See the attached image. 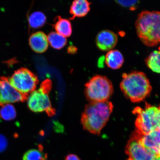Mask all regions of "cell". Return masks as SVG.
Wrapping results in <instances>:
<instances>
[{
	"label": "cell",
	"instance_id": "cell-22",
	"mask_svg": "<svg viewBox=\"0 0 160 160\" xmlns=\"http://www.w3.org/2000/svg\"><path fill=\"white\" fill-rule=\"evenodd\" d=\"M8 142L4 136L0 134V153L5 151L7 147Z\"/></svg>",
	"mask_w": 160,
	"mask_h": 160
},
{
	"label": "cell",
	"instance_id": "cell-25",
	"mask_svg": "<svg viewBox=\"0 0 160 160\" xmlns=\"http://www.w3.org/2000/svg\"><path fill=\"white\" fill-rule=\"evenodd\" d=\"M154 160H160V156H156Z\"/></svg>",
	"mask_w": 160,
	"mask_h": 160
},
{
	"label": "cell",
	"instance_id": "cell-12",
	"mask_svg": "<svg viewBox=\"0 0 160 160\" xmlns=\"http://www.w3.org/2000/svg\"><path fill=\"white\" fill-rule=\"evenodd\" d=\"M29 43L32 49L38 53L44 52L48 48L47 36L41 31L36 32L30 36Z\"/></svg>",
	"mask_w": 160,
	"mask_h": 160
},
{
	"label": "cell",
	"instance_id": "cell-6",
	"mask_svg": "<svg viewBox=\"0 0 160 160\" xmlns=\"http://www.w3.org/2000/svg\"><path fill=\"white\" fill-rule=\"evenodd\" d=\"M85 95L89 103L108 101L113 92L112 82L104 76L97 75L86 84Z\"/></svg>",
	"mask_w": 160,
	"mask_h": 160
},
{
	"label": "cell",
	"instance_id": "cell-5",
	"mask_svg": "<svg viewBox=\"0 0 160 160\" xmlns=\"http://www.w3.org/2000/svg\"><path fill=\"white\" fill-rule=\"evenodd\" d=\"M51 88V80H46L42 83L39 89L30 94L27 98L30 110L35 113L45 112L50 117L55 114V110L52 107L49 96Z\"/></svg>",
	"mask_w": 160,
	"mask_h": 160
},
{
	"label": "cell",
	"instance_id": "cell-11",
	"mask_svg": "<svg viewBox=\"0 0 160 160\" xmlns=\"http://www.w3.org/2000/svg\"><path fill=\"white\" fill-rule=\"evenodd\" d=\"M141 143L146 148L150 150L156 156H160V132L157 129L146 135H142Z\"/></svg>",
	"mask_w": 160,
	"mask_h": 160
},
{
	"label": "cell",
	"instance_id": "cell-7",
	"mask_svg": "<svg viewBox=\"0 0 160 160\" xmlns=\"http://www.w3.org/2000/svg\"><path fill=\"white\" fill-rule=\"evenodd\" d=\"M8 80L16 90L27 97L35 91L39 82L37 76L26 68L15 71Z\"/></svg>",
	"mask_w": 160,
	"mask_h": 160
},
{
	"label": "cell",
	"instance_id": "cell-15",
	"mask_svg": "<svg viewBox=\"0 0 160 160\" xmlns=\"http://www.w3.org/2000/svg\"><path fill=\"white\" fill-rule=\"evenodd\" d=\"M54 28L57 32L65 37H70L72 33V27L69 20L60 16L57 18Z\"/></svg>",
	"mask_w": 160,
	"mask_h": 160
},
{
	"label": "cell",
	"instance_id": "cell-17",
	"mask_svg": "<svg viewBox=\"0 0 160 160\" xmlns=\"http://www.w3.org/2000/svg\"><path fill=\"white\" fill-rule=\"evenodd\" d=\"M49 43L52 47L57 49L62 48L67 44V39L56 32H52L48 36Z\"/></svg>",
	"mask_w": 160,
	"mask_h": 160
},
{
	"label": "cell",
	"instance_id": "cell-4",
	"mask_svg": "<svg viewBox=\"0 0 160 160\" xmlns=\"http://www.w3.org/2000/svg\"><path fill=\"white\" fill-rule=\"evenodd\" d=\"M133 113L137 115V130L143 135L154 131L160 125V105L156 107L146 103L144 108L137 107Z\"/></svg>",
	"mask_w": 160,
	"mask_h": 160
},
{
	"label": "cell",
	"instance_id": "cell-18",
	"mask_svg": "<svg viewBox=\"0 0 160 160\" xmlns=\"http://www.w3.org/2000/svg\"><path fill=\"white\" fill-rule=\"evenodd\" d=\"M28 19L30 28L36 29L43 27L47 18L44 14L42 12H35L29 15Z\"/></svg>",
	"mask_w": 160,
	"mask_h": 160
},
{
	"label": "cell",
	"instance_id": "cell-19",
	"mask_svg": "<svg viewBox=\"0 0 160 160\" xmlns=\"http://www.w3.org/2000/svg\"><path fill=\"white\" fill-rule=\"evenodd\" d=\"M47 154L43 151L42 145H39L38 149L29 150L24 155L22 160H46Z\"/></svg>",
	"mask_w": 160,
	"mask_h": 160
},
{
	"label": "cell",
	"instance_id": "cell-24",
	"mask_svg": "<svg viewBox=\"0 0 160 160\" xmlns=\"http://www.w3.org/2000/svg\"><path fill=\"white\" fill-rule=\"evenodd\" d=\"M72 48V49L69 48L68 49V51L69 53H74L75 52L77 51V49H76V48H75L74 47H70Z\"/></svg>",
	"mask_w": 160,
	"mask_h": 160
},
{
	"label": "cell",
	"instance_id": "cell-16",
	"mask_svg": "<svg viewBox=\"0 0 160 160\" xmlns=\"http://www.w3.org/2000/svg\"><path fill=\"white\" fill-rule=\"evenodd\" d=\"M146 65L152 71L160 73V47L152 52L145 59Z\"/></svg>",
	"mask_w": 160,
	"mask_h": 160
},
{
	"label": "cell",
	"instance_id": "cell-9",
	"mask_svg": "<svg viewBox=\"0 0 160 160\" xmlns=\"http://www.w3.org/2000/svg\"><path fill=\"white\" fill-rule=\"evenodd\" d=\"M27 97L16 90L7 78L0 77V106L26 101Z\"/></svg>",
	"mask_w": 160,
	"mask_h": 160
},
{
	"label": "cell",
	"instance_id": "cell-20",
	"mask_svg": "<svg viewBox=\"0 0 160 160\" xmlns=\"http://www.w3.org/2000/svg\"><path fill=\"white\" fill-rule=\"evenodd\" d=\"M0 109V117L5 121H11L15 118L17 112L14 106L7 104L1 106Z\"/></svg>",
	"mask_w": 160,
	"mask_h": 160
},
{
	"label": "cell",
	"instance_id": "cell-21",
	"mask_svg": "<svg viewBox=\"0 0 160 160\" xmlns=\"http://www.w3.org/2000/svg\"><path fill=\"white\" fill-rule=\"evenodd\" d=\"M117 2L120 5L125 7L130 8L131 9L134 10L138 3V1H118Z\"/></svg>",
	"mask_w": 160,
	"mask_h": 160
},
{
	"label": "cell",
	"instance_id": "cell-14",
	"mask_svg": "<svg viewBox=\"0 0 160 160\" xmlns=\"http://www.w3.org/2000/svg\"><path fill=\"white\" fill-rule=\"evenodd\" d=\"M105 62L108 67L113 69H117L121 68L124 62L122 54L117 50L109 51L105 57Z\"/></svg>",
	"mask_w": 160,
	"mask_h": 160
},
{
	"label": "cell",
	"instance_id": "cell-3",
	"mask_svg": "<svg viewBox=\"0 0 160 160\" xmlns=\"http://www.w3.org/2000/svg\"><path fill=\"white\" fill-rule=\"evenodd\" d=\"M120 88L125 97L132 102H138L148 97L152 88L145 73L133 71L123 73Z\"/></svg>",
	"mask_w": 160,
	"mask_h": 160
},
{
	"label": "cell",
	"instance_id": "cell-10",
	"mask_svg": "<svg viewBox=\"0 0 160 160\" xmlns=\"http://www.w3.org/2000/svg\"><path fill=\"white\" fill-rule=\"evenodd\" d=\"M117 36L109 30H103L98 33L96 37V43L97 47L101 51H111L117 45Z\"/></svg>",
	"mask_w": 160,
	"mask_h": 160
},
{
	"label": "cell",
	"instance_id": "cell-26",
	"mask_svg": "<svg viewBox=\"0 0 160 160\" xmlns=\"http://www.w3.org/2000/svg\"><path fill=\"white\" fill-rule=\"evenodd\" d=\"M157 129L158 130V131L160 132V125L157 128Z\"/></svg>",
	"mask_w": 160,
	"mask_h": 160
},
{
	"label": "cell",
	"instance_id": "cell-23",
	"mask_svg": "<svg viewBox=\"0 0 160 160\" xmlns=\"http://www.w3.org/2000/svg\"><path fill=\"white\" fill-rule=\"evenodd\" d=\"M65 160H81L78 157L74 154H70L68 155L66 157Z\"/></svg>",
	"mask_w": 160,
	"mask_h": 160
},
{
	"label": "cell",
	"instance_id": "cell-8",
	"mask_svg": "<svg viewBox=\"0 0 160 160\" xmlns=\"http://www.w3.org/2000/svg\"><path fill=\"white\" fill-rule=\"evenodd\" d=\"M142 135L137 130L132 134L125 148V153L128 156L127 160H154L156 157L155 153L142 145Z\"/></svg>",
	"mask_w": 160,
	"mask_h": 160
},
{
	"label": "cell",
	"instance_id": "cell-13",
	"mask_svg": "<svg viewBox=\"0 0 160 160\" xmlns=\"http://www.w3.org/2000/svg\"><path fill=\"white\" fill-rule=\"evenodd\" d=\"M91 3L87 0H76L73 2L70 8L71 19L81 18L87 15L90 11Z\"/></svg>",
	"mask_w": 160,
	"mask_h": 160
},
{
	"label": "cell",
	"instance_id": "cell-1",
	"mask_svg": "<svg viewBox=\"0 0 160 160\" xmlns=\"http://www.w3.org/2000/svg\"><path fill=\"white\" fill-rule=\"evenodd\" d=\"M113 106L108 101L89 103L82 115L81 123L83 129L90 133L99 135L112 112Z\"/></svg>",
	"mask_w": 160,
	"mask_h": 160
},
{
	"label": "cell",
	"instance_id": "cell-2",
	"mask_svg": "<svg viewBox=\"0 0 160 160\" xmlns=\"http://www.w3.org/2000/svg\"><path fill=\"white\" fill-rule=\"evenodd\" d=\"M135 27L138 37L144 44L153 47L160 43V12H142Z\"/></svg>",
	"mask_w": 160,
	"mask_h": 160
}]
</instances>
